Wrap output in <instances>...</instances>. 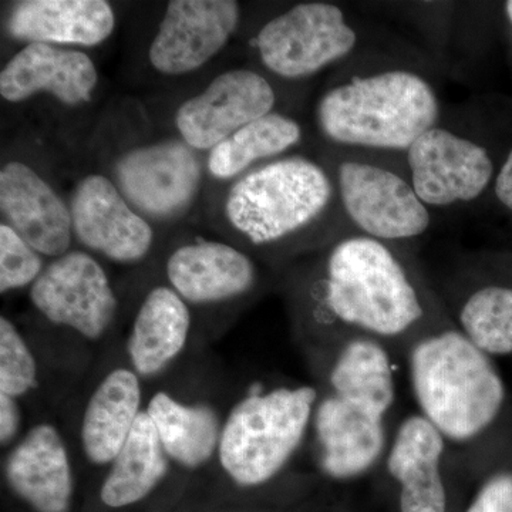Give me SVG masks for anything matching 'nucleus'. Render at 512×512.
Listing matches in <instances>:
<instances>
[{
    "label": "nucleus",
    "mask_w": 512,
    "mask_h": 512,
    "mask_svg": "<svg viewBox=\"0 0 512 512\" xmlns=\"http://www.w3.org/2000/svg\"><path fill=\"white\" fill-rule=\"evenodd\" d=\"M296 261L289 295L311 348L367 338L404 359L416 340L453 325L409 247L349 232Z\"/></svg>",
    "instance_id": "1"
},
{
    "label": "nucleus",
    "mask_w": 512,
    "mask_h": 512,
    "mask_svg": "<svg viewBox=\"0 0 512 512\" xmlns=\"http://www.w3.org/2000/svg\"><path fill=\"white\" fill-rule=\"evenodd\" d=\"M214 187L207 200L212 228L255 258L296 261L355 232L322 151L301 148Z\"/></svg>",
    "instance_id": "2"
},
{
    "label": "nucleus",
    "mask_w": 512,
    "mask_h": 512,
    "mask_svg": "<svg viewBox=\"0 0 512 512\" xmlns=\"http://www.w3.org/2000/svg\"><path fill=\"white\" fill-rule=\"evenodd\" d=\"M320 387L312 430L320 470L333 480L383 463L397 400L394 355L382 343L348 338L312 348Z\"/></svg>",
    "instance_id": "3"
},
{
    "label": "nucleus",
    "mask_w": 512,
    "mask_h": 512,
    "mask_svg": "<svg viewBox=\"0 0 512 512\" xmlns=\"http://www.w3.org/2000/svg\"><path fill=\"white\" fill-rule=\"evenodd\" d=\"M355 60L319 94L316 131L326 148L403 160L414 141L443 119L440 94L412 64L387 56Z\"/></svg>",
    "instance_id": "4"
},
{
    "label": "nucleus",
    "mask_w": 512,
    "mask_h": 512,
    "mask_svg": "<svg viewBox=\"0 0 512 512\" xmlns=\"http://www.w3.org/2000/svg\"><path fill=\"white\" fill-rule=\"evenodd\" d=\"M419 413L450 451H466L494 426L507 392L493 357L456 325L423 336L404 356Z\"/></svg>",
    "instance_id": "5"
},
{
    "label": "nucleus",
    "mask_w": 512,
    "mask_h": 512,
    "mask_svg": "<svg viewBox=\"0 0 512 512\" xmlns=\"http://www.w3.org/2000/svg\"><path fill=\"white\" fill-rule=\"evenodd\" d=\"M107 117L97 136V170L116 184L128 204L151 224H175L200 200L205 154L177 136L148 131L140 109Z\"/></svg>",
    "instance_id": "6"
},
{
    "label": "nucleus",
    "mask_w": 512,
    "mask_h": 512,
    "mask_svg": "<svg viewBox=\"0 0 512 512\" xmlns=\"http://www.w3.org/2000/svg\"><path fill=\"white\" fill-rule=\"evenodd\" d=\"M318 389L308 384L264 390L254 386L229 413L221 431L220 460L228 476L256 487L278 476L312 427Z\"/></svg>",
    "instance_id": "7"
},
{
    "label": "nucleus",
    "mask_w": 512,
    "mask_h": 512,
    "mask_svg": "<svg viewBox=\"0 0 512 512\" xmlns=\"http://www.w3.org/2000/svg\"><path fill=\"white\" fill-rule=\"evenodd\" d=\"M349 227L387 244L409 247L433 225V211L414 191L403 160L323 148Z\"/></svg>",
    "instance_id": "8"
},
{
    "label": "nucleus",
    "mask_w": 512,
    "mask_h": 512,
    "mask_svg": "<svg viewBox=\"0 0 512 512\" xmlns=\"http://www.w3.org/2000/svg\"><path fill=\"white\" fill-rule=\"evenodd\" d=\"M262 72L303 82L359 56L362 30L332 2H301L266 20L252 37Z\"/></svg>",
    "instance_id": "9"
},
{
    "label": "nucleus",
    "mask_w": 512,
    "mask_h": 512,
    "mask_svg": "<svg viewBox=\"0 0 512 512\" xmlns=\"http://www.w3.org/2000/svg\"><path fill=\"white\" fill-rule=\"evenodd\" d=\"M403 165L414 191L431 211L473 204L497 177L490 150L466 126L448 123L444 116L414 141Z\"/></svg>",
    "instance_id": "10"
},
{
    "label": "nucleus",
    "mask_w": 512,
    "mask_h": 512,
    "mask_svg": "<svg viewBox=\"0 0 512 512\" xmlns=\"http://www.w3.org/2000/svg\"><path fill=\"white\" fill-rule=\"evenodd\" d=\"M278 104L279 93L271 76L252 67H234L177 107L175 134L207 156L239 128L279 110Z\"/></svg>",
    "instance_id": "11"
},
{
    "label": "nucleus",
    "mask_w": 512,
    "mask_h": 512,
    "mask_svg": "<svg viewBox=\"0 0 512 512\" xmlns=\"http://www.w3.org/2000/svg\"><path fill=\"white\" fill-rule=\"evenodd\" d=\"M67 201L74 241L83 251L130 265L143 261L153 249V224L128 204L116 184L100 170L80 175Z\"/></svg>",
    "instance_id": "12"
},
{
    "label": "nucleus",
    "mask_w": 512,
    "mask_h": 512,
    "mask_svg": "<svg viewBox=\"0 0 512 512\" xmlns=\"http://www.w3.org/2000/svg\"><path fill=\"white\" fill-rule=\"evenodd\" d=\"M30 301L43 318L87 339L101 338L119 309L103 266L80 248H73L46 265L30 286Z\"/></svg>",
    "instance_id": "13"
},
{
    "label": "nucleus",
    "mask_w": 512,
    "mask_h": 512,
    "mask_svg": "<svg viewBox=\"0 0 512 512\" xmlns=\"http://www.w3.org/2000/svg\"><path fill=\"white\" fill-rule=\"evenodd\" d=\"M239 23L234 0H171L148 45V63L161 76L197 72L227 47Z\"/></svg>",
    "instance_id": "14"
},
{
    "label": "nucleus",
    "mask_w": 512,
    "mask_h": 512,
    "mask_svg": "<svg viewBox=\"0 0 512 512\" xmlns=\"http://www.w3.org/2000/svg\"><path fill=\"white\" fill-rule=\"evenodd\" d=\"M100 73L80 49L29 43L0 72V96L12 106L42 99L53 107L79 111L92 106Z\"/></svg>",
    "instance_id": "15"
},
{
    "label": "nucleus",
    "mask_w": 512,
    "mask_h": 512,
    "mask_svg": "<svg viewBox=\"0 0 512 512\" xmlns=\"http://www.w3.org/2000/svg\"><path fill=\"white\" fill-rule=\"evenodd\" d=\"M0 215L45 258H59L74 244L69 201L39 165L8 157L0 167Z\"/></svg>",
    "instance_id": "16"
},
{
    "label": "nucleus",
    "mask_w": 512,
    "mask_h": 512,
    "mask_svg": "<svg viewBox=\"0 0 512 512\" xmlns=\"http://www.w3.org/2000/svg\"><path fill=\"white\" fill-rule=\"evenodd\" d=\"M165 276L187 305H215L258 291L262 272L255 256L227 239L194 237L170 252Z\"/></svg>",
    "instance_id": "17"
},
{
    "label": "nucleus",
    "mask_w": 512,
    "mask_h": 512,
    "mask_svg": "<svg viewBox=\"0 0 512 512\" xmlns=\"http://www.w3.org/2000/svg\"><path fill=\"white\" fill-rule=\"evenodd\" d=\"M383 463L399 485L400 511L447 512L443 468L448 463V446L420 413L400 421Z\"/></svg>",
    "instance_id": "18"
},
{
    "label": "nucleus",
    "mask_w": 512,
    "mask_h": 512,
    "mask_svg": "<svg viewBox=\"0 0 512 512\" xmlns=\"http://www.w3.org/2000/svg\"><path fill=\"white\" fill-rule=\"evenodd\" d=\"M116 13L106 0H20L6 18L10 39L29 45L96 47L116 30Z\"/></svg>",
    "instance_id": "19"
},
{
    "label": "nucleus",
    "mask_w": 512,
    "mask_h": 512,
    "mask_svg": "<svg viewBox=\"0 0 512 512\" xmlns=\"http://www.w3.org/2000/svg\"><path fill=\"white\" fill-rule=\"evenodd\" d=\"M10 487L39 512H67L72 467L60 434L49 424L30 430L6 463Z\"/></svg>",
    "instance_id": "20"
},
{
    "label": "nucleus",
    "mask_w": 512,
    "mask_h": 512,
    "mask_svg": "<svg viewBox=\"0 0 512 512\" xmlns=\"http://www.w3.org/2000/svg\"><path fill=\"white\" fill-rule=\"evenodd\" d=\"M305 137V126L292 114H266L212 148L205 156L207 178L214 184L237 180L266 161L301 150Z\"/></svg>",
    "instance_id": "21"
},
{
    "label": "nucleus",
    "mask_w": 512,
    "mask_h": 512,
    "mask_svg": "<svg viewBox=\"0 0 512 512\" xmlns=\"http://www.w3.org/2000/svg\"><path fill=\"white\" fill-rule=\"evenodd\" d=\"M191 329L187 302L171 286L151 289L138 308L128 355L141 376H153L180 355Z\"/></svg>",
    "instance_id": "22"
},
{
    "label": "nucleus",
    "mask_w": 512,
    "mask_h": 512,
    "mask_svg": "<svg viewBox=\"0 0 512 512\" xmlns=\"http://www.w3.org/2000/svg\"><path fill=\"white\" fill-rule=\"evenodd\" d=\"M141 389L136 373L116 369L104 377L87 404L82 424L84 453L94 464H110L140 416Z\"/></svg>",
    "instance_id": "23"
},
{
    "label": "nucleus",
    "mask_w": 512,
    "mask_h": 512,
    "mask_svg": "<svg viewBox=\"0 0 512 512\" xmlns=\"http://www.w3.org/2000/svg\"><path fill=\"white\" fill-rule=\"evenodd\" d=\"M168 461L156 427L147 412H141L120 453L111 463L101 500L109 507L119 508L137 503L167 473Z\"/></svg>",
    "instance_id": "24"
},
{
    "label": "nucleus",
    "mask_w": 512,
    "mask_h": 512,
    "mask_svg": "<svg viewBox=\"0 0 512 512\" xmlns=\"http://www.w3.org/2000/svg\"><path fill=\"white\" fill-rule=\"evenodd\" d=\"M147 414L168 457L184 467L207 463L220 447V421L207 406H185L165 393L150 400Z\"/></svg>",
    "instance_id": "25"
},
{
    "label": "nucleus",
    "mask_w": 512,
    "mask_h": 512,
    "mask_svg": "<svg viewBox=\"0 0 512 512\" xmlns=\"http://www.w3.org/2000/svg\"><path fill=\"white\" fill-rule=\"evenodd\" d=\"M446 303L451 320L488 356L512 353V286L457 284Z\"/></svg>",
    "instance_id": "26"
},
{
    "label": "nucleus",
    "mask_w": 512,
    "mask_h": 512,
    "mask_svg": "<svg viewBox=\"0 0 512 512\" xmlns=\"http://www.w3.org/2000/svg\"><path fill=\"white\" fill-rule=\"evenodd\" d=\"M37 382L35 357L6 316L0 318V394L18 399Z\"/></svg>",
    "instance_id": "27"
},
{
    "label": "nucleus",
    "mask_w": 512,
    "mask_h": 512,
    "mask_svg": "<svg viewBox=\"0 0 512 512\" xmlns=\"http://www.w3.org/2000/svg\"><path fill=\"white\" fill-rule=\"evenodd\" d=\"M45 256L9 225L0 224V292L32 286L45 271Z\"/></svg>",
    "instance_id": "28"
},
{
    "label": "nucleus",
    "mask_w": 512,
    "mask_h": 512,
    "mask_svg": "<svg viewBox=\"0 0 512 512\" xmlns=\"http://www.w3.org/2000/svg\"><path fill=\"white\" fill-rule=\"evenodd\" d=\"M466 512H512V473L488 477Z\"/></svg>",
    "instance_id": "29"
},
{
    "label": "nucleus",
    "mask_w": 512,
    "mask_h": 512,
    "mask_svg": "<svg viewBox=\"0 0 512 512\" xmlns=\"http://www.w3.org/2000/svg\"><path fill=\"white\" fill-rule=\"evenodd\" d=\"M20 414L18 403L13 397L0 394V440L3 446L15 439L19 430Z\"/></svg>",
    "instance_id": "30"
},
{
    "label": "nucleus",
    "mask_w": 512,
    "mask_h": 512,
    "mask_svg": "<svg viewBox=\"0 0 512 512\" xmlns=\"http://www.w3.org/2000/svg\"><path fill=\"white\" fill-rule=\"evenodd\" d=\"M493 190L498 202L512 212V148L497 171Z\"/></svg>",
    "instance_id": "31"
},
{
    "label": "nucleus",
    "mask_w": 512,
    "mask_h": 512,
    "mask_svg": "<svg viewBox=\"0 0 512 512\" xmlns=\"http://www.w3.org/2000/svg\"><path fill=\"white\" fill-rule=\"evenodd\" d=\"M505 13H507L508 22H510L512 32V0L505 3Z\"/></svg>",
    "instance_id": "32"
}]
</instances>
